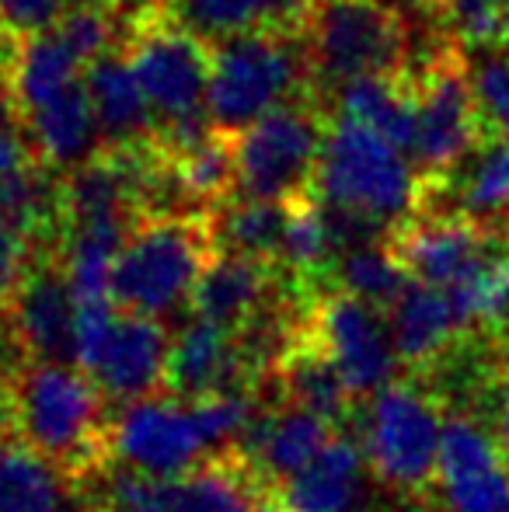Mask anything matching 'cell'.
I'll list each match as a JSON object with an SVG mask.
<instances>
[{
    "label": "cell",
    "instance_id": "30bf717a",
    "mask_svg": "<svg viewBox=\"0 0 509 512\" xmlns=\"http://www.w3.org/2000/svg\"><path fill=\"white\" fill-rule=\"evenodd\" d=\"M129 67L161 126L206 112L210 56L203 39L185 25H161V21L147 25L133 39Z\"/></svg>",
    "mask_w": 509,
    "mask_h": 512
},
{
    "label": "cell",
    "instance_id": "7a4b0ae2",
    "mask_svg": "<svg viewBox=\"0 0 509 512\" xmlns=\"http://www.w3.org/2000/svg\"><path fill=\"white\" fill-rule=\"evenodd\" d=\"M314 185L321 203L367 216L387 234L398 230V223L419 203L412 157L374 126L349 115L325 133Z\"/></svg>",
    "mask_w": 509,
    "mask_h": 512
},
{
    "label": "cell",
    "instance_id": "e575fe53",
    "mask_svg": "<svg viewBox=\"0 0 509 512\" xmlns=\"http://www.w3.org/2000/svg\"><path fill=\"white\" fill-rule=\"evenodd\" d=\"M63 14H70L67 0H0V28L18 39L46 32Z\"/></svg>",
    "mask_w": 509,
    "mask_h": 512
},
{
    "label": "cell",
    "instance_id": "ffe728a7",
    "mask_svg": "<svg viewBox=\"0 0 509 512\" xmlns=\"http://www.w3.org/2000/svg\"><path fill=\"white\" fill-rule=\"evenodd\" d=\"M21 119H25V133L35 154L53 168H77L91 161L105 143L84 77L56 91L42 105L21 112Z\"/></svg>",
    "mask_w": 509,
    "mask_h": 512
},
{
    "label": "cell",
    "instance_id": "5bb4252c",
    "mask_svg": "<svg viewBox=\"0 0 509 512\" xmlns=\"http://www.w3.org/2000/svg\"><path fill=\"white\" fill-rule=\"evenodd\" d=\"M4 310L18 338L21 359L77 366V297L60 258H32Z\"/></svg>",
    "mask_w": 509,
    "mask_h": 512
},
{
    "label": "cell",
    "instance_id": "5b68a950",
    "mask_svg": "<svg viewBox=\"0 0 509 512\" xmlns=\"http://www.w3.org/2000/svg\"><path fill=\"white\" fill-rule=\"evenodd\" d=\"M440 398L419 380H391L374 394L363 429V453L381 485L426 495L436 485L443 439Z\"/></svg>",
    "mask_w": 509,
    "mask_h": 512
},
{
    "label": "cell",
    "instance_id": "f35d334b",
    "mask_svg": "<svg viewBox=\"0 0 509 512\" xmlns=\"http://www.w3.org/2000/svg\"><path fill=\"white\" fill-rule=\"evenodd\" d=\"M21 119V108H18V98H14V88H11V77L0 74V136L4 133H14Z\"/></svg>",
    "mask_w": 509,
    "mask_h": 512
},
{
    "label": "cell",
    "instance_id": "3957f363",
    "mask_svg": "<svg viewBox=\"0 0 509 512\" xmlns=\"http://www.w3.org/2000/svg\"><path fill=\"white\" fill-rule=\"evenodd\" d=\"M213 248L210 223L196 216L157 213L140 220L112 265V300L123 310L150 317L189 307Z\"/></svg>",
    "mask_w": 509,
    "mask_h": 512
},
{
    "label": "cell",
    "instance_id": "ac0fdd59",
    "mask_svg": "<svg viewBox=\"0 0 509 512\" xmlns=\"http://www.w3.org/2000/svg\"><path fill=\"white\" fill-rule=\"evenodd\" d=\"M384 314L394 352L408 370H433L454 349L457 335L464 331L450 290L419 283V279H408V286Z\"/></svg>",
    "mask_w": 509,
    "mask_h": 512
},
{
    "label": "cell",
    "instance_id": "b9f144b4",
    "mask_svg": "<svg viewBox=\"0 0 509 512\" xmlns=\"http://www.w3.org/2000/svg\"><path fill=\"white\" fill-rule=\"evenodd\" d=\"M506 35H509V4H506Z\"/></svg>",
    "mask_w": 509,
    "mask_h": 512
},
{
    "label": "cell",
    "instance_id": "8992f818",
    "mask_svg": "<svg viewBox=\"0 0 509 512\" xmlns=\"http://www.w3.org/2000/svg\"><path fill=\"white\" fill-rule=\"evenodd\" d=\"M304 21L311 74L332 88L363 74H391L405 49L398 14L381 0H311Z\"/></svg>",
    "mask_w": 509,
    "mask_h": 512
},
{
    "label": "cell",
    "instance_id": "d590c367",
    "mask_svg": "<svg viewBox=\"0 0 509 512\" xmlns=\"http://www.w3.org/2000/svg\"><path fill=\"white\" fill-rule=\"evenodd\" d=\"M28 265H32V244L28 234L0 213V304L11 300V293L18 290V283L25 279Z\"/></svg>",
    "mask_w": 509,
    "mask_h": 512
},
{
    "label": "cell",
    "instance_id": "4316f807",
    "mask_svg": "<svg viewBox=\"0 0 509 512\" xmlns=\"http://www.w3.org/2000/svg\"><path fill=\"white\" fill-rule=\"evenodd\" d=\"M286 213H290V203H279V199L241 196L234 203L224 199L217 203V213L210 220L213 244L220 251H241V255H255L279 265Z\"/></svg>",
    "mask_w": 509,
    "mask_h": 512
},
{
    "label": "cell",
    "instance_id": "83f0119b",
    "mask_svg": "<svg viewBox=\"0 0 509 512\" xmlns=\"http://www.w3.org/2000/svg\"><path fill=\"white\" fill-rule=\"evenodd\" d=\"M342 115L360 119L367 126H374L377 133H384L391 143H398L401 150H412L415 136V98L412 91H405L394 74H363L353 81L335 88ZM412 157V154H408Z\"/></svg>",
    "mask_w": 509,
    "mask_h": 512
},
{
    "label": "cell",
    "instance_id": "cb8c5ba5",
    "mask_svg": "<svg viewBox=\"0 0 509 512\" xmlns=\"http://www.w3.org/2000/svg\"><path fill=\"white\" fill-rule=\"evenodd\" d=\"M74 481L21 439L0 443V512H77Z\"/></svg>",
    "mask_w": 509,
    "mask_h": 512
},
{
    "label": "cell",
    "instance_id": "7402d4cb",
    "mask_svg": "<svg viewBox=\"0 0 509 512\" xmlns=\"http://www.w3.org/2000/svg\"><path fill=\"white\" fill-rule=\"evenodd\" d=\"M88 84L91 105H95L98 126H102L105 143L112 147H129V143H143V136L154 129V108L143 95L140 81H136L129 60H119L116 53H105L88 63Z\"/></svg>",
    "mask_w": 509,
    "mask_h": 512
},
{
    "label": "cell",
    "instance_id": "f546056e",
    "mask_svg": "<svg viewBox=\"0 0 509 512\" xmlns=\"http://www.w3.org/2000/svg\"><path fill=\"white\" fill-rule=\"evenodd\" d=\"M332 255H335V244H332V230H328L321 199L307 196V192L297 199H290L279 262H283L290 272H297L300 283H304V279H311L314 272L325 269Z\"/></svg>",
    "mask_w": 509,
    "mask_h": 512
},
{
    "label": "cell",
    "instance_id": "8fae6325",
    "mask_svg": "<svg viewBox=\"0 0 509 512\" xmlns=\"http://www.w3.org/2000/svg\"><path fill=\"white\" fill-rule=\"evenodd\" d=\"M112 457L157 478H182L210 457L199 422L182 398L129 401L123 415L112 418Z\"/></svg>",
    "mask_w": 509,
    "mask_h": 512
},
{
    "label": "cell",
    "instance_id": "484cf974",
    "mask_svg": "<svg viewBox=\"0 0 509 512\" xmlns=\"http://www.w3.org/2000/svg\"><path fill=\"white\" fill-rule=\"evenodd\" d=\"M311 0H175V18L199 39H231L258 28H286L307 14Z\"/></svg>",
    "mask_w": 509,
    "mask_h": 512
},
{
    "label": "cell",
    "instance_id": "d6a6232c",
    "mask_svg": "<svg viewBox=\"0 0 509 512\" xmlns=\"http://www.w3.org/2000/svg\"><path fill=\"white\" fill-rule=\"evenodd\" d=\"M506 4L509 0H436L457 39L468 46H489L506 32Z\"/></svg>",
    "mask_w": 509,
    "mask_h": 512
},
{
    "label": "cell",
    "instance_id": "74e56055",
    "mask_svg": "<svg viewBox=\"0 0 509 512\" xmlns=\"http://www.w3.org/2000/svg\"><path fill=\"white\" fill-rule=\"evenodd\" d=\"M18 439V405H14V380L11 370L0 366V443Z\"/></svg>",
    "mask_w": 509,
    "mask_h": 512
},
{
    "label": "cell",
    "instance_id": "7c38bea8",
    "mask_svg": "<svg viewBox=\"0 0 509 512\" xmlns=\"http://www.w3.org/2000/svg\"><path fill=\"white\" fill-rule=\"evenodd\" d=\"M168 352L171 335L161 317L119 307L95 349L81 359V370L102 387L109 401L129 405L150 394H164Z\"/></svg>",
    "mask_w": 509,
    "mask_h": 512
},
{
    "label": "cell",
    "instance_id": "52a82bcc",
    "mask_svg": "<svg viewBox=\"0 0 509 512\" xmlns=\"http://www.w3.org/2000/svg\"><path fill=\"white\" fill-rule=\"evenodd\" d=\"M321 143H325V133L314 112L297 105L272 108L269 115L241 129L234 140L238 192L279 199V203L304 196L307 182H314Z\"/></svg>",
    "mask_w": 509,
    "mask_h": 512
},
{
    "label": "cell",
    "instance_id": "9c48e42d",
    "mask_svg": "<svg viewBox=\"0 0 509 512\" xmlns=\"http://www.w3.org/2000/svg\"><path fill=\"white\" fill-rule=\"evenodd\" d=\"M415 98V136H412V161L426 175H443L464 154H471L482 126V112L475 102V88L464 67L450 53L436 56L422 70Z\"/></svg>",
    "mask_w": 509,
    "mask_h": 512
},
{
    "label": "cell",
    "instance_id": "60d3db41",
    "mask_svg": "<svg viewBox=\"0 0 509 512\" xmlns=\"http://www.w3.org/2000/svg\"><path fill=\"white\" fill-rule=\"evenodd\" d=\"M252 512H297V509L286 502V495L279 488H262L252 502Z\"/></svg>",
    "mask_w": 509,
    "mask_h": 512
},
{
    "label": "cell",
    "instance_id": "2e32d148",
    "mask_svg": "<svg viewBox=\"0 0 509 512\" xmlns=\"http://www.w3.org/2000/svg\"><path fill=\"white\" fill-rule=\"evenodd\" d=\"M234 387L255 391L238 335L224 324L192 314V321L182 324V331L171 338L164 394L196 401L203 394L234 391Z\"/></svg>",
    "mask_w": 509,
    "mask_h": 512
},
{
    "label": "cell",
    "instance_id": "836d02e7",
    "mask_svg": "<svg viewBox=\"0 0 509 512\" xmlns=\"http://www.w3.org/2000/svg\"><path fill=\"white\" fill-rule=\"evenodd\" d=\"M471 88H475L478 112L489 126L509 136V49L489 53L471 70Z\"/></svg>",
    "mask_w": 509,
    "mask_h": 512
},
{
    "label": "cell",
    "instance_id": "e0dca14e",
    "mask_svg": "<svg viewBox=\"0 0 509 512\" xmlns=\"http://www.w3.org/2000/svg\"><path fill=\"white\" fill-rule=\"evenodd\" d=\"M335 432L339 429L328 418L293 405V401H283L279 408L255 411L245 436L231 450L245 457V464L252 467L265 488H276L286 478H293L300 467L311 464Z\"/></svg>",
    "mask_w": 509,
    "mask_h": 512
},
{
    "label": "cell",
    "instance_id": "f1b7e54d",
    "mask_svg": "<svg viewBox=\"0 0 509 512\" xmlns=\"http://www.w3.org/2000/svg\"><path fill=\"white\" fill-rule=\"evenodd\" d=\"M335 276H339V290L353 293L360 300H370L381 310H387L398 300V293L408 286V272L398 262V255L391 251V244H360V248L342 251L339 265H335Z\"/></svg>",
    "mask_w": 509,
    "mask_h": 512
},
{
    "label": "cell",
    "instance_id": "ba28073f",
    "mask_svg": "<svg viewBox=\"0 0 509 512\" xmlns=\"http://www.w3.org/2000/svg\"><path fill=\"white\" fill-rule=\"evenodd\" d=\"M304 328L335 363L353 401L374 398L384 384L394 380L401 359L394 352L387 314L377 304L346 290L325 293L318 300L311 297Z\"/></svg>",
    "mask_w": 509,
    "mask_h": 512
},
{
    "label": "cell",
    "instance_id": "6da1fadb",
    "mask_svg": "<svg viewBox=\"0 0 509 512\" xmlns=\"http://www.w3.org/2000/svg\"><path fill=\"white\" fill-rule=\"evenodd\" d=\"M18 439L53 460L77 488L91 485L112 464L109 398L74 363L25 359L11 370Z\"/></svg>",
    "mask_w": 509,
    "mask_h": 512
},
{
    "label": "cell",
    "instance_id": "8d00e7d4",
    "mask_svg": "<svg viewBox=\"0 0 509 512\" xmlns=\"http://www.w3.org/2000/svg\"><path fill=\"white\" fill-rule=\"evenodd\" d=\"M485 422H489L496 443L503 446L509 457V363L496 366L489 373V387H485Z\"/></svg>",
    "mask_w": 509,
    "mask_h": 512
},
{
    "label": "cell",
    "instance_id": "d4e9b609",
    "mask_svg": "<svg viewBox=\"0 0 509 512\" xmlns=\"http://www.w3.org/2000/svg\"><path fill=\"white\" fill-rule=\"evenodd\" d=\"M84 67H88V60L63 39V32L56 25L46 28V32L25 35L11 60V70H7L18 108L28 112V108L53 98L56 91H63L67 84L81 81Z\"/></svg>",
    "mask_w": 509,
    "mask_h": 512
},
{
    "label": "cell",
    "instance_id": "603a6c76",
    "mask_svg": "<svg viewBox=\"0 0 509 512\" xmlns=\"http://www.w3.org/2000/svg\"><path fill=\"white\" fill-rule=\"evenodd\" d=\"M258 488L255 471L238 450L210 453L182 478H171L168 512H252Z\"/></svg>",
    "mask_w": 509,
    "mask_h": 512
},
{
    "label": "cell",
    "instance_id": "4dcf8cb0",
    "mask_svg": "<svg viewBox=\"0 0 509 512\" xmlns=\"http://www.w3.org/2000/svg\"><path fill=\"white\" fill-rule=\"evenodd\" d=\"M171 164H175L178 178H182V185L196 203H224L234 185H238L234 143L220 129L206 136V140H199L196 147L171 154Z\"/></svg>",
    "mask_w": 509,
    "mask_h": 512
},
{
    "label": "cell",
    "instance_id": "1f68e13d",
    "mask_svg": "<svg viewBox=\"0 0 509 512\" xmlns=\"http://www.w3.org/2000/svg\"><path fill=\"white\" fill-rule=\"evenodd\" d=\"M461 209L478 223L509 216V136L489 143L475 157L461 185Z\"/></svg>",
    "mask_w": 509,
    "mask_h": 512
},
{
    "label": "cell",
    "instance_id": "ab89813d",
    "mask_svg": "<svg viewBox=\"0 0 509 512\" xmlns=\"http://www.w3.org/2000/svg\"><path fill=\"white\" fill-rule=\"evenodd\" d=\"M105 7L116 14H126V18L143 21L147 14H154L161 7V0H105Z\"/></svg>",
    "mask_w": 509,
    "mask_h": 512
},
{
    "label": "cell",
    "instance_id": "277c9868",
    "mask_svg": "<svg viewBox=\"0 0 509 512\" xmlns=\"http://www.w3.org/2000/svg\"><path fill=\"white\" fill-rule=\"evenodd\" d=\"M311 74L307 49L276 32H245L220 39L210 56L206 112L220 133H241L255 119L279 108Z\"/></svg>",
    "mask_w": 509,
    "mask_h": 512
},
{
    "label": "cell",
    "instance_id": "9a60e30c",
    "mask_svg": "<svg viewBox=\"0 0 509 512\" xmlns=\"http://www.w3.org/2000/svg\"><path fill=\"white\" fill-rule=\"evenodd\" d=\"M496 241L492 234L471 216H436V220H422L412 227L394 230L391 251L405 272L419 283L429 286H450L464 283L485 258L492 255Z\"/></svg>",
    "mask_w": 509,
    "mask_h": 512
},
{
    "label": "cell",
    "instance_id": "d6986e66",
    "mask_svg": "<svg viewBox=\"0 0 509 512\" xmlns=\"http://www.w3.org/2000/svg\"><path fill=\"white\" fill-rule=\"evenodd\" d=\"M276 297V262L241 251H213L192 290L189 310L238 331Z\"/></svg>",
    "mask_w": 509,
    "mask_h": 512
},
{
    "label": "cell",
    "instance_id": "4fadbf2b",
    "mask_svg": "<svg viewBox=\"0 0 509 512\" xmlns=\"http://www.w3.org/2000/svg\"><path fill=\"white\" fill-rule=\"evenodd\" d=\"M436 488L447 512L509 509V457L482 418L450 415L443 422Z\"/></svg>",
    "mask_w": 509,
    "mask_h": 512
},
{
    "label": "cell",
    "instance_id": "44dd1931",
    "mask_svg": "<svg viewBox=\"0 0 509 512\" xmlns=\"http://www.w3.org/2000/svg\"><path fill=\"white\" fill-rule=\"evenodd\" d=\"M367 467V453L346 432H335L311 464L276 488L297 512H360L367 499Z\"/></svg>",
    "mask_w": 509,
    "mask_h": 512
}]
</instances>
